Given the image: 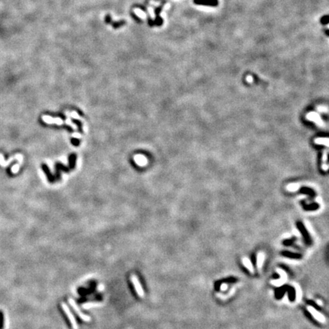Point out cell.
Masks as SVG:
<instances>
[{
    "label": "cell",
    "mask_w": 329,
    "mask_h": 329,
    "mask_svg": "<svg viewBox=\"0 0 329 329\" xmlns=\"http://www.w3.org/2000/svg\"><path fill=\"white\" fill-rule=\"evenodd\" d=\"M322 162H324V163H325L326 161H327L328 160V152L327 150H325L324 152H323V155H322Z\"/></svg>",
    "instance_id": "2e32d148"
},
{
    "label": "cell",
    "mask_w": 329,
    "mask_h": 329,
    "mask_svg": "<svg viewBox=\"0 0 329 329\" xmlns=\"http://www.w3.org/2000/svg\"><path fill=\"white\" fill-rule=\"evenodd\" d=\"M325 34L328 35V36H329V30L328 29H327V30H325Z\"/></svg>",
    "instance_id": "ffe728a7"
},
{
    "label": "cell",
    "mask_w": 329,
    "mask_h": 329,
    "mask_svg": "<svg viewBox=\"0 0 329 329\" xmlns=\"http://www.w3.org/2000/svg\"><path fill=\"white\" fill-rule=\"evenodd\" d=\"M321 23L322 24H327L329 23V16H323L321 19Z\"/></svg>",
    "instance_id": "5bb4252c"
},
{
    "label": "cell",
    "mask_w": 329,
    "mask_h": 329,
    "mask_svg": "<svg viewBox=\"0 0 329 329\" xmlns=\"http://www.w3.org/2000/svg\"><path fill=\"white\" fill-rule=\"evenodd\" d=\"M322 169L324 171H328L329 169V167L328 166L327 164L326 163H322Z\"/></svg>",
    "instance_id": "e0dca14e"
},
{
    "label": "cell",
    "mask_w": 329,
    "mask_h": 329,
    "mask_svg": "<svg viewBox=\"0 0 329 329\" xmlns=\"http://www.w3.org/2000/svg\"><path fill=\"white\" fill-rule=\"evenodd\" d=\"M194 3H196L197 5L216 7L218 5V0H194Z\"/></svg>",
    "instance_id": "5b68a950"
},
{
    "label": "cell",
    "mask_w": 329,
    "mask_h": 329,
    "mask_svg": "<svg viewBox=\"0 0 329 329\" xmlns=\"http://www.w3.org/2000/svg\"><path fill=\"white\" fill-rule=\"evenodd\" d=\"M100 306H102V303H99V302H92V303H84L82 305V307L85 309H89L92 308L100 307Z\"/></svg>",
    "instance_id": "ba28073f"
},
{
    "label": "cell",
    "mask_w": 329,
    "mask_h": 329,
    "mask_svg": "<svg viewBox=\"0 0 329 329\" xmlns=\"http://www.w3.org/2000/svg\"><path fill=\"white\" fill-rule=\"evenodd\" d=\"M130 280L132 283H133L134 289H135L136 292L138 296L140 297H143L144 295H145V293H144L143 286H142L141 283L140 282V280L137 277V276H136L135 274L131 275Z\"/></svg>",
    "instance_id": "7a4b0ae2"
},
{
    "label": "cell",
    "mask_w": 329,
    "mask_h": 329,
    "mask_svg": "<svg viewBox=\"0 0 329 329\" xmlns=\"http://www.w3.org/2000/svg\"><path fill=\"white\" fill-rule=\"evenodd\" d=\"M243 264H245V266L249 270H250L251 272H253V267L251 264V261L248 258H244L243 259Z\"/></svg>",
    "instance_id": "4fadbf2b"
},
{
    "label": "cell",
    "mask_w": 329,
    "mask_h": 329,
    "mask_svg": "<svg viewBox=\"0 0 329 329\" xmlns=\"http://www.w3.org/2000/svg\"><path fill=\"white\" fill-rule=\"evenodd\" d=\"M314 142H315V144H318V145H325V146H327L329 147V138L318 137L315 139Z\"/></svg>",
    "instance_id": "9c48e42d"
},
{
    "label": "cell",
    "mask_w": 329,
    "mask_h": 329,
    "mask_svg": "<svg viewBox=\"0 0 329 329\" xmlns=\"http://www.w3.org/2000/svg\"><path fill=\"white\" fill-rule=\"evenodd\" d=\"M18 168H19L18 165H16V166H15L13 168H12V171H13L14 172H17L18 171Z\"/></svg>",
    "instance_id": "d6986e66"
},
{
    "label": "cell",
    "mask_w": 329,
    "mask_h": 329,
    "mask_svg": "<svg viewBox=\"0 0 329 329\" xmlns=\"http://www.w3.org/2000/svg\"><path fill=\"white\" fill-rule=\"evenodd\" d=\"M308 310L309 311L310 313L312 314V315H313L318 321H319L321 322H324L325 321V317H324V315H322V314L319 313L318 312H317L313 307H309L308 308Z\"/></svg>",
    "instance_id": "8992f818"
},
{
    "label": "cell",
    "mask_w": 329,
    "mask_h": 329,
    "mask_svg": "<svg viewBox=\"0 0 329 329\" xmlns=\"http://www.w3.org/2000/svg\"><path fill=\"white\" fill-rule=\"evenodd\" d=\"M69 303H70V304L71 305L72 309H74L75 312H76V314L78 315V317H79L81 319H82V320L85 321V322H90V321H91V318H90L89 316L87 315H85V314H84L82 311H81L79 307H78V305H77L76 303L75 302V300L73 299H69Z\"/></svg>",
    "instance_id": "3957f363"
},
{
    "label": "cell",
    "mask_w": 329,
    "mask_h": 329,
    "mask_svg": "<svg viewBox=\"0 0 329 329\" xmlns=\"http://www.w3.org/2000/svg\"><path fill=\"white\" fill-rule=\"evenodd\" d=\"M42 119L44 120V122L47 124H63V120L59 118H52L48 116H44Z\"/></svg>",
    "instance_id": "52a82bcc"
},
{
    "label": "cell",
    "mask_w": 329,
    "mask_h": 329,
    "mask_svg": "<svg viewBox=\"0 0 329 329\" xmlns=\"http://www.w3.org/2000/svg\"><path fill=\"white\" fill-rule=\"evenodd\" d=\"M4 320V316H3V313L2 311H0V329H3V322Z\"/></svg>",
    "instance_id": "9a60e30c"
},
{
    "label": "cell",
    "mask_w": 329,
    "mask_h": 329,
    "mask_svg": "<svg viewBox=\"0 0 329 329\" xmlns=\"http://www.w3.org/2000/svg\"><path fill=\"white\" fill-rule=\"evenodd\" d=\"M305 118H306V119H307V120L314 121V122L316 124L318 125V126H323L324 125H325L324 124L323 120H322V118H321L320 115H319L318 113H316V112L312 111V112L308 113L307 114H306V116H305Z\"/></svg>",
    "instance_id": "277c9868"
},
{
    "label": "cell",
    "mask_w": 329,
    "mask_h": 329,
    "mask_svg": "<svg viewBox=\"0 0 329 329\" xmlns=\"http://www.w3.org/2000/svg\"><path fill=\"white\" fill-rule=\"evenodd\" d=\"M299 188H300L299 184L292 183V184H289L286 186V190H287L288 191L295 192V191H297L299 189Z\"/></svg>",
    "instance_id": "30bf717a"
},
{
    "label": "cell",
    "mask_w": 329,
    "mask_h": 329,
    "mask_svg": "<svg viewBox=\"0 0 329 329\" xmlns=\"http://www.w3.org/2000/svg\"><path fill=\"white\" fill-rule=\"evenodd\" d=\"M42 168H43V170L44 171V172L46 173L48 179H49V181H51V182H53L54 181V178L52 176V174H51V173H50V170H49V168H48V167L47 166V165H45V164H43L42 165Z\"/></svg>",
    "instance_id": "8fae6325"
},
{
    "label": "cell",
    "mask_w": 329,
    "mask_h": 329,
    "mask_svg": "<svg viewBox=\"0 0 329 329\" xmlns=\"http://www.w3.org/2000/svg\"><path fill=\"white\" fill-rule=\"evenodd\" d=\"M328 167H329V166H328Z\"/></svg>",
    "instance_id": "44dd1931"
},
{
    "label": "cell",
    "mask_w": 329,
    "mask_h": 329,
    "mask_svg": "<svg viewBox=\"0 0 329 329\" xmlns=\"http://www.w3.org/2000/svg\"><path fill=\"white\" fill-rule=\"evenodd\" d=\"M61 305H62V308H63V311H64V312L66 313V315H67V318H69V320H70V323H71V325H72V328L73 329H78V324H77V322H76V318H75L74 315H73L72 312H71V310L70 309V308L68 307V305H66L65 303H62Z\"/></svg>",
    "instance_id": "6da1fadb"
},
{
    "label": "cell",
    "mask_w": 329,
    "mask_h": 329,
    "mask_svg": "<svg viewBox=\"0 0 329 329\" xmlns=\"http://www.w3.org/2000/svg\"><path fill=\"white\" fill-rule=\"evenodd\" d=\"M318 111L321 112H327V109L324 107H318Z\"/></svg>",
    "instance_id": "ac0fdd59"
},
{
    "label": "cell",
    "mask_w": 329,
    "mask_h": 329,
    "mask_svg": "<svg viewBox=\"0 0 329 329\" xmlns=\"http://www.w3.org/2000/svg\"><path fill=\"white\" fill-rule=\"evenodd\" d=\"M264 253L260 252L258 255H257V266H258V268L261 267V265L263 264V262H264Z\"/></svg>",
    "instance_id": "7c38bea8"
}]
</instances>
